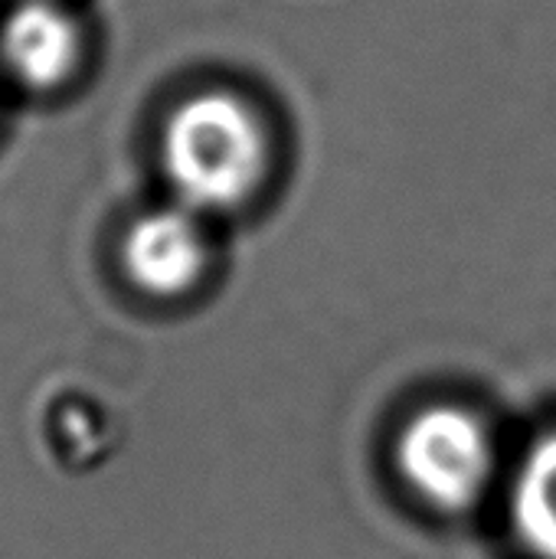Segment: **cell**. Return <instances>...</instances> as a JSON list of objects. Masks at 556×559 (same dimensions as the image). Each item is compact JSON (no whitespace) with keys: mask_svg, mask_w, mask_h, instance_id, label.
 I'll return each mask as SVG.
<instances>
[{"mask_svg":"<svg viewBox=\"0 0 556 559\" xmlns=\"http://www.w3.org/2000/svg\"><path fill=\"white\" fill-rule=\"evenodd\" d=\"M157 154L177 203L203 216L229 213L262 190L272 167V131L249 98L203 88L170 108Z\"/></svg>","mask_w":556,"mask_h":559,"instance_id":"obj_1","label":"cell"},{"mask_svg":"<svg viewBox=\"0 0 556 559\" xmlns=\"http://www.w3.org/2000/svg\"><path fill=\"white\" fill-rule=\"evenodd\" d=\"M397 462L423 501L439 511H465L492 481L495 449L488 429L469 409L429 406L403 429Z\"/></svg>","mask_w":556,"mask_h":559,"instance_id":"obj_2","label":"cell"},{"mask_svg":"<svg viewBox=\"0 0 556 559\" xmlns=\"http://www.w3.org/2000/svg\"><path fill=\"white\" fill-rule=\"evenodd\" d=\"M213 265L206 216L170 200L131 219L121 239V269L134 288L154 298H177L197 288Z\"/></svg>","mask_w":556,"mask_h":559,"instance_id":"obj_3","label":"cell"},{"mask_svg":"<svg viewBox=\"0 0 556 559\" xmlns=\"http://www.w3.org/2000/svg\"><path fill=\"white\" fill-rule=\"evenodd\" d=\"M85 52V29L62 0H16L0 20V69L33 92L66 85Z\"/></svg>","mask_w":556,"mask_h":559,"instance_id":"obj_4","label":"cell"},{"mask_svg":"<svg viewBox=\"0 0 556 559\" xmlns=\"http://www.w3.org/2000/svg\"><path fill=\"white\" fill-rule=\"evenodd\" d=\"M511 524L537 559H556V429L531 445L511 485Z\"/></svg>","mask_w":556,"mask_h":559,"instance_id":"obj_5","label":"cell"}]
</instances>
